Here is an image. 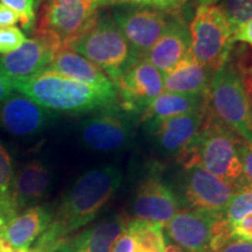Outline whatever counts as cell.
<instances>
[{"label": "cell", "instance_id": "6da1fadb", "mask_svg": "<svg viewBox=\"0 0 252 252\" xmlns=\"http://www.w3.org/2000/svg\"><path fill=\"white\" fill-rule=\"evenodd\" d=\"M122 181V171L112 165L83 173L62 196L52 222L32 245L31 252H58L65 239L96 219Z\"/></svg>", "mask_w": 252, "mask_h": 252}, {"label": "cell", "instance_id": "7a4b0ae2", "mask_svg": "<svg viewBox=\"0 0 252 252\" xmlns=\"http://www.w3.org/2000/svg\"><path fill=\"white\" fill-rule=\"evenodd\" d=\"M14 90L54 112L88 113L118 104L117 89L81 83L59 72L46 70L28 81L13 83Z\"/></svg>", "mask_w": 252, "mask_h": 252}, {"label": "cell", "instance_id": "3957f363", "mask_svg": "<svg viewBox=\"0 0 252 252\" xmlns=\"http://www.w3.org/2000/svg\"><path fill=\"white\" fill-rule=\"evenodd\" d=\"M243 143L241 135L206 112L198 134L176 158L182 168L197 163L216 178L241 188Z\"/></svg>", "mask_w": 252, "mask_h": 252}, {"label": "cell", "instance_id": "277c9868", "mask_svg": "<svg viewBox=\"0 0 252 252\" xmlns=\"http://www.w3.org/2000/svg\"><path fill=\"white\" fill-rule=\"evenodd\" d=\"M103 0H40L32 34L54 54L70 49L99 17Z\"/></svg>", "mask_w": 252, "mask_h": 252}, {"label": "cell", "instance_id": "5b68a950", "mask_svg": "<svg viewBox=\"0 0 252 252\" xmlns=\"http://www.w3.org/2000/svg\"><path fill=\"white\" fill-rule=\"evenodd\" d=\"M70 49L96 64L115 86L141 60L111 15L99 14L93 27Z\"/></svg>", "mask_w": 252, "mask_h": 252}, {"label": "cell", "instance_id": "8992f818", "mask_svg": "<svg viewBox=\"0 0 252 252\" xmlns=\"http://www.w3.org/2000/svg\"><path fill=\"white\" fill-rule=\"evenodd\" d=\"M204 108L216 122L229 127L245 140L252 139V106L243 78L229 60L214 75Z\"/></svg>", "mask_w": 252, "mask_h": 252}, {"label": "cell", "instance_id": "52a82bcc", "mask_svg": "<svg viewBox=\"0 0 252 252\" xmlns=\"http://www.w3.org/2000/svg\"><path fill=\"white\" fill-rule=\"evenodd\" d=\"M189 56L217 71L229 60L234 32L219 5H200L190 24Z\"/></svg>", "mask_w": 252, "mask_h": 252}, {"label": "cell", "instance_id": "ba28073f", "mask_svg": "<svg viewBox=\"0 0 252 252\" xmlns=\"http://www.w3.org/2000/svg\"><path fill=\"white\" fill-rule=\"evenodd\" d=\"M137 116L115 105L97 111L78 125L82 144L98 152H118L130 147L135 137Z\"/></svg>", "mask_w": 252, "mask_h": 252}, {"label": "cell", "instance_id": "9c48e42d", "mask_svg": "<svg viewBox=\"0 0 252 252\" xmlns=\"http://www.w3.org/2000/svg\"><path fill=\"white\" fill-rule=\"evenodd\" d=\"M178 13L147 6H118L112 19L140 59H145Z\"/></svg>", "mask_w": 252, "mask_h": 252}, {"label": "cell", "instance_id": "30bf717a", "mask_svg": "<svg viewBox=\"0 0 252 252\" xmlns=\"http://www.w3.org/2000/svg\"><path fill=\"white\" fill-rule=\"evenodd\" d=\"M238 189L239 187L220 180L196 163L184 167L180 181V201H184L186 208L224 213L229 201Z\"/></svg>", "mask_w": 252, "mask_h": 252}, {"label": "cell", "instance_id": "8fae6325", "mask_svg": "<svg viewBox=\"0 0 252 252\" xmlns=\"http://www.w3.org/2000/svg\"><path fill=\"white\" fill-rule=\"evenodd\" d=\"M133 219L162 225L180 212V196L158 174L149 175L140 182L132 201Z\"/></svg>", "mask_w": 252, "mask_h": 252}, {"label": "cell", "instance_id": "7c38bea8", "mask_svg": "<svg viewBox=\"0 0 252 252\" xmlns=\"http://www.w3.org/2000/svg\"><path fill=\"white\" fill-rule=\"evenodd\" d=\"M118 105L139 116L163 93V75L154 65L141 59L116 84Z\"/></svg>", "mask_w": 252, "mask_h": 252}, {"label": "cell", "instance_id": "4fadbf2b", "mask_svg": "<svg viewBox=\"0 0 252 252\" xmlns=\"http://www.w3.org/2000/svg\"><path fill=\"white\" fill-rule=\"evenodd\" d=\"M56 113L43 108L20 93L0 102V125L17 137H33L55 121Z\"/></svg>", "mask_w": 252, "mask_h": 252}, {"label": "cell", "instance_id": "5bb4252c", "mask_svg": "<svg viewBox=\"0 0 252 252\" xmlns=\"http://www.w3.org/2000/svg\"><path fill=\"white\" fill-rule=\"evenodd\" d=\"M220 214L185 208L165 225L167 237L185 252H209L213 224Z\"/></svg>", "mask_w": 252, "mask_h": 252}, {"label": "cell", "instance_id": "9a60e30c", "mask_svg": "<svg viewBox=\"0 0 252 252\" xmlns=\"http://www.w3.org/2000/svg\"><path fill=\"white\" fill-rule=\"evenodd\" d=\"M206 109L145 125L154 145L166 156L178 157L195 139L202 126Z\"/></svg>", "mask_w": 252, "mask_h": 252}, {"label": "cell", "instance_id": "2e32d148", "mask_svg": "<svg viewBox=\"0 0 252 252\" xmlns=\"http://www.w3.org/2000/svg\"><path fill=\"white\" fill-rule=\"evenodd\" d=\"M190 50V33L189 25L180 13L174 14L168 26L145 56L151 64L165 75L189 55Z\"/></svg>", "mask_w": 252, "mask_h": 252}, {"label": "cell", "instance_id": "e0dca14e", "mask_svg": "<svg viewBox=\"0 0 252 252\" xmlns=\"http://www.w3.org/2000/svg\"><path fill=\"white\" fill-rule=\"evenodd\" d=\"M54 53L36 39H27L14 52L0 55V71L13 83L28 81L48 69Z\"/></svg>", "mask_w": 252, "mask_h": 252}, {"label": "cell", "instance_id": "ac0fdd59", "mask_svg": "<svg viewBox=\"0 0 252 252\" xmlns=\"http://www.w3.org/2000/svg\"><path fill=\"white\" fill-rule=\"evenodd\" d=\"M130 220L124 214L106 217L68 237L58 252H112Z\"/></svg>", "mask_w": 252, "mask_h": 252}, {"label": "cell", "instance_id": "d6986e66", "mask_svg": "<svg viewBox=\"0 0 252 252\" xmlns=\"http://www.w3.org/2000/svg\"><path fill=\"white\" fill-rule=\"evenodd\" d=\"M53 214L54 210L43 204L30 208L0 225V237L17 250L31 252L32 245L52 222Z\"/></svg>", "mask_w": 252, "mask_h": 252}, {"label": "cell", "instance_id": "ffe728a7", "mask_svg": "<svg viewBox=\"0 0 252 252\" xmlns=\"http://www.w3.org/2000/svg\"><path fill=\"white\" fill-rule=\"evenodd\" d=\"M53 184V173L41 161L25 163L14 173L13 197L17 214L35 206L48 194Z\"/></svg>", "mask_w": 252, "mask_h": 252}, {"label": "cell", "instance_id": "44dd1931", "mask_svg": "<svg viewBox=\"0 0 252 252\" xmlns=\"http://www.w3.org/2000/svg\"><path fill=\"white\" fill-rule=\"evenodd\" d=\"M215 70L187 56L163 75V91L185 94H206Z\"/></svg>", "mask_w": 252, "mask_h": 252}, {"label": "cell", "instance_id": "7402d4cb", "mask_svg": "<svg viewBox=\"0 0 252 252\" xmlns=\"http://www.w3.org/2000/svg\"><path fill=\"white\" fill-rule=\"evenodd\" d=\"M47 70L59 72L63 76L93 87L103 89L116 88L110 78L96 64L71 49L61 50L54 54Z\"/></svg>", "mask_w": 252, "mask_h": 252}, {"label": "cell", "instance_id": "603a6c76", "mask_svg": "<svg viewBox=\"0 0 252 252\" xmlns=\"http://www.w3.org/2000/svg\"><path fill=\"white\" fill-rule=\"evenodd\" d=\"M163 226L131 219L112 252H165Z\"/></svg>", "mask_w": 252, "mask_h": 252}, {"label": "cell", "instance_id": "cb8c5ba5", "mask_svg": "<svg viewBox=\"0 0 252 252\" xmlns=\"http://www.w3.org/2000/svg\"><path fill=\"white\" fill-rule=\"evenodd\" d=\"M206 94H185L163 91L145 109L139 122L145 125L178 117L203 108Z\"/></svg>", "mask_w": 252, "mask_h": 252}, {"label": "cell", "instance_id": "d4e9b609", "mask_svg": "<svg viewBox=\"0 0 252 252\" xmlns=\"http://www.w3.org/2000/svg\"><path fill=\"white\" fill-rule=\"evenodd\" d=\"M14 173L11 156L0 143V225L18 215L13 197Z\"/></svg>", "mask_w": 252, "mask_h": 252}, {"label": "cell", "instance_id": "484cf974", "mask_svg": "<svg viewBox=\"0 0 252 252\" xmlns=\"http://www.w3.org/2000/svg\"><path fill=\"white\" fill-rule=\"evenodd\" d=\"M219 6L228 19L234 34L252 19V0H220Z\"/></svg>", "mask_w": 252, "mask_h": 252}, {"label": "cell", "instance_id": "4316f807", "mask_svg": "<svg viewBox=\"0 0 252 252\" xmlns=\"http://www.w3.org/2000/svg\"><path fill=\"white\" fill-rule=\"evenodd\" d=\"M252 214V188L241 187L229 201L224 210L226 220L231 225Z\"/></svg>", "mask_w": 252, "mask_h": 252}, {"label": "cell", "instance_id": "83f0119b", "mask_svg": "<svg viewBox=\"0 0 252 252\" xmlns=\"http://www.w3.org/2000/svg\"><path fill=\"white\" fill-rule=\"evenodd\" d=\"M40 0H0V4L15 12L25 31H32L35 24L36 8Z\"/></svg>", "mask_w": 252, "mask_h": 252}, {"label": "cell", "instance_id": "f1b7e54d", "mask_svg": "<svg viewBox=\"0 0 252 252\" xmlns=\"http://www.w3.org/2000/svg\"><path fill=\"white\" fill-rule=\"evenodd\" d=\"M104 5H131V6H147L171 13H180V9L187 0H103Z\"/></svg>", "mask_w": 252, "mask_h": 252}, {"label": "cell", "instance_id": "f546056e", "mask_svg": "<svg viewBox=\"0 0 252 252\" xmlns=\"http://www.w3.org/2000/svg\"><path fill=\"white\" fill-rule=\"evenodd\" d=\"M27 37L18 27L0 28V55L14 52L26 42Z\"/></svg>", "mask_w": 252, "mask_h": 252}, {"label": "cell", "instance_id": "4dcf8cb0", "mask_svg": "<svg viewBox=\"0 0 252 252\" xmlns=\"http://www.w3.org/2000/svg\"><path fill=\"white\" fill-rule=\"evenodd\" d=\"M242 165H243L242 187L252 188V139H244L242 147Z\"/></svg>", "mask_w": 252, "mask_h": 252}, {"label": "cell", "instance_id": "1f68e13d", "mask_svg": "<svg viewBox=\"0 0 252 252\" xmlns=\"http://www.w3.org/2000/svg\"><path fill=\"white\" fill-rule=\"evenodd\" d=\"M232 236L234 238L252 242V214L232 225Z\"/></svg>", "mask_w": 252, "mask_h": 252}, {"label": "cell", "instance_id": "d6a6232c", "mask_svg": "<svg viewBox=\"0 0 252 252\" xmlns=\"http://www.w3.org/2000/svg\"><path fill=\"white\" fill-rule=\"evenodd\" d=\"M216 252H252V242L232 238Z\"/></svg>", "mask_w": 252, "mask_h": 252}, {"label": "cell", "instance_id": "836d02e7", "mask_svg": "<svg viewBox=\"0 0 252 252\" xmlns=\"http://www.w3.org/2000/svg\"><path fill=\"white\" fill-rule=\"evenodd\" d=\"M234 42H244L252 47V19L235 32Z\"/></svg>", "mask_w": 252, "mask_h": 252}, {"label": "cell", "instance_id": "e575fe53", "mask_svg": "<svg viewBox=\"0 0 252 252\" xmlns=\"http://www.w3.org/2000/svg\"><path fill=\"white\" fill-rule=\"evenodd\" d=\"M19 21V18L15 12L5 5L0 4V28L14 26Z\"/></svg>", "mask_w": 252, "mask_h": 252}, {"label": "cell", "instance_id": "d590c367", "mask_svg": "<svg viewBox=\"0 0 252 252\" xmlns=\"http://www.w3.org/2000/svg\"><path fill=\"white\" fill-rule=\"evenodd\" d=\"M13 93V82L8 80V78L0 71V102H2V100L7 98V97L11 96Z\"/></svg>", "mask_w": 252, "mask_h": 252}, {"label": "cell", "instance_id": "8d00e7d4", "mask_svg": "<svg viewBox=\"0 0 252 252\" xmlns=\"http://www.w3.org/2000/svg\"><path fill=\"white\" fill-rule=\"evenodd\" d=\"M239 72H241L242 78H243L245 90H247V94H248L249 99H250V103L252 106V64L247 71H239Z\"/></svg>", "mask_w": 252, "mask_h": 252}, {"label": "cell", "instance_id": "74e56055", "mask_svg": "<svg viewBox=\"0 0 252 252\" xmlns=\"http://www.w3.org/2000/svg\"><path fill=\"white\" fill-rule=\"evenodd\" d=\"M165 252H185V251L182 250L181 248H179L178 245H175V244H168V245H166Z\"/></svg>", "mask_w": 252, "mask_h": 252}, {"label": "cell", "instance_id": "f35d334b", "mask_svg": "<svg viewBox=\"0 0 252 252\" xmlns=\"http://www.w3.org/2000/svg\"><path fill=\"white\" fill-rule=\"evenodd\" d=\"M196 1V4L200 6V5H213V4H216L217 0H195Z\"/></svg>", "mask_w": 252, "mask_h": 252}]
</instances>
